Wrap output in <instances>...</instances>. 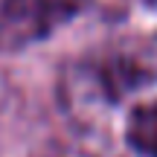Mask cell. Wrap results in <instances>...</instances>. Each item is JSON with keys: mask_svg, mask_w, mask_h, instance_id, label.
<instances>
[{"mask_svg": "<svg viewBox=\"0 0 157 157\" xmlns=\"http://www.w3.org/2000/svg\"><path fill=\"white\" fill-rule=\"evenodd\" d=\"M128 137L143 154L157 157V102L151 105H140L131 113V125H128Z\"/></svg>", "mask_w": 157, "mask_h": 157, "instance_id": "obj_2", "label": "cell"}, {"mask_svg": "<svg viewBox=\"0 0 157 157\" xmlns=\"http://www.w3.org/2000/svg\"><path fill=\"white\" fill-rule=\"evenodd\" d=\"M84 0H0V50H21L70 21Z\"/></svg>", "mask_w": 157, "mask_h": 157, "instance_id": "obj_1", "label": "cell"}]
</instances>
